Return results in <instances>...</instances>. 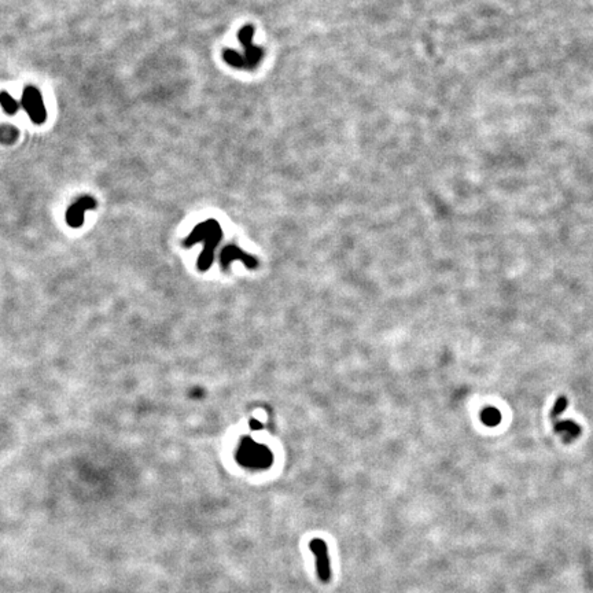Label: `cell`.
Returning <instances> with one entry per match:
<instances>
[{
	"instance_id": "obj_8",
	"label": "cell",
	"mask_w": 593,
	"mask_h": 593,
	"mask_svg": "<svg viewBox=\"0 0 593 593\" xmlns=\"http://www.w3.org/2000/svg\"><path fill=\"white\" fill-rule=\"evenodd\" d=\"M566 407H567L566 398L564 397H559L558 401H557V404H555V407H554V409H552V412H551V419L552 421H557L560 415H561V412L566 409Z\"/></svg>"
},
{
	"instance_id": "obj_6",
	"label": "cell",
	"mask_w": 593,
	"mask_h": 593,
	"mask_svg": "<svg viewBox=\"0 0 593 593\" xmlns=\"http://www.w3.org/2000/svg\"><path fill=\"white\" fill-rule=\"evenodd\" d=\"M0 104L7 114H15L18 111V102L13 98L8 93H0Z\"/></svg>"
},
{
	"instance_id": "obj_2",
	"label": "cell",
	"mask_w": 593,
	"mask_h": 593,
	"mask_svg": "<svg viewBox=\"0 0 593 593\" xmlns=\"http://www.w3.org/2000/svg\"><path fill=\"white\" fill-rule=\"evenodd\" d=\"M21 106L22 109L27 111V114L29 116L31 121L33 124H44L47 120V110H46V104L43 97L40 94V91L33 87V86H27L24 93H22V98H21Z\"/></svg>"
},
{
	"instance_id": "obj_3",
	"label": "cell",
	"mask_w": 593,
	"mask_h": 593,
	"mask_svg": "<svg viewBox=\"0 0 593 593\" xmlns=\"http://www.w3.org/2000/svg\"><path fill=\"white\" fill-rule=\"evenodd\" d=\"M311 551L316 559V571L322 582H329L331 580V561H329V548L326 543L320 538H315L309 544Z\"/></svg>"
},
{
	"instance_id": "obj_1",
	"label": "cell",
	"mask_w": 593,
	"mask_h": 593,
	"mask_svg": "<svg viewBox=\"0 0 593 593\" xmlns=\"http://www.w3.org/2000/svg\"><path fill=\"white\" fill-rule=\"evenodd\" d=\"M253 36H254V28L250 25L239 31V40L242 41L245 47V54L240 55L236 51L226 50L223 58L229 65L239 67V69H253L260 62V60L263 58V50L253 46Z\"/></svg>"
},
{
	"instance_id": "obj_5",
	"label": "cell",
	"mask_w": 593,
	"mask_h": 593,
	"mask_svg": "<svg viewBox=\"0 0 593 593\" xmlns=\"http://www.w3.org/2000/svg\"><path fill=\"white\" fill-rule=\"evenodd\" d=\"M557 432L563 439L573 441L575 437L580 435L581 428H578L575 423L567 421V422H561L559 425H557Z\"/></svg>"
},
{
	"instance_id": "obj_4",
	"label": "cell",
	"mask_w": 593,
	"mask_h": 593,
	"mask_svg": "<svg viewBox=\"0 0 593 593\" xmlns=\"http://www.w3.org/2000/svg\"><path fill=\"white\" fill-rule=\"evenodd\" d=\"M97 207V200L90 196H83L79 198L66 212V223L71 229H79L84 223V213L87 210H93Z\"/></svg>"
},
{
	"instance_id": "obj_7",
	"label": "cell",
	"mask_w": 593,
	"mask_h": 593,
	"mask_svg": "<svg viewBox=\"0 0 593 593\" xmlns=\"http://www.w3.org/2000/svg\"><path fill=\"white\" fill-rule=\"evenodd\" d=\"M500 419H501V416H500L498 411H497V409H494V408H486V409L482 412V421H484L488 426H496V425L500 422Z\"/></svg>"
}]
</instances>
